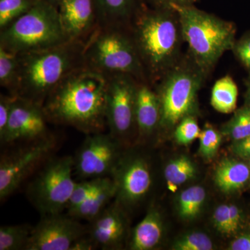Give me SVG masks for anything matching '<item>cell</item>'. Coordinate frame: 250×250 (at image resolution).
Listing matches in <instances>:
<instances>
[{
    "instance_id": "1",
    "label": "cell",
    "mask_w": 250,
    "mask_h": 250,
    "mask_svg": "<svg viewBox=\"0 0 250 250\" xmlns=\"http://www.w3.org/2000/svg\"><path fill=\"white\" fill-rule=\"evenodd\" d=\"M107 77L90 67L71 72L49 94L42 105L49 123L72 126L85 135L104 132Z\"/></svg>"
},
{
    "instance_id": "2",
    "label": "cell",
    "mask_w": 250,
    "mask_h": 250,
    "mask_svg": "<svg viewBox=\"0 0 250 250\" xmlns=\"http://www.w3.org/2000/svg\"><path fill=\"white\" fill-rule=\"evenodd\" d=\"M128 27L153 85L180 61L184 40L178 14L172 8L152 7L145 1Z\"/></svg>"
},
{
    "instance_id": "3",
    "label": "cell",
    "mask_w": 250,
    "mask_h": 250,
    "mask_svg": "<svg viewBox=\"0 0 250 250\" xmlns=\"http://www.w3.org/2000/svg\"><path fill=\"white\" fill-rule=\"evenodd\" d=\"M84 42L68 41L49 48L18 54L16 96L42 106L64 78L84 66Z\"/></svg>"
},
{
    "instance_id": "4",
    "label": "cell",
    "mask_w": 250,
    "mask_h": 250,
    "mask_svg": "<svg viewBox=\"0 0 250 250\" xmlns=\"http://www.w3.org/2000/svg\"><path fill=\"white\" fill-rule=\"evenodd\" d=\"M182 24L190 59L208 75L224 53L236 42L234 23L190 6H172Z\"/></svg>"
},
{
    "instance_id": "5",
    "label": "cell",
    "mask_w": 250,
    "mask_h": 250,
    "mask_svg": "<svg viewBox=\"0 0 250 250\" xmlns=\"http://www.w3.org/2000/svg\"><path fill=\"white\" fill-rule=\"evenodd\" d=\"M85 66L105 75L126 74L147 81L128 26L100 25L85 43Z\"/></svg>"
},
{
    "instance_id": "6",
    "label": "cell",
    "mask_w": 250,
    "mask_h": 250,
    "mask_svg": "<svg viewBox=\"0 0 250 250\" xmlns=\"http://www.w3.org/2000/svg\"><path fill=\"white\" fill-rule=\"evenodd\" d=\"M68 41L57 6L45 0H37L26 14L0 30V47L16 54L49 48Z\"/></svg>"
},
{
    "instance_id": "7",
    "label": "cell",
    "mask_w": 250,
    "mask_h": 250,
    "mask_svg": "<svg viewBox=\"0 0 250 250\" xmlns=\"http://www.w3.org/2000/svg\"><path fill=\"white\" fill-rule=\"evenodd\" d=\"M207 75L191 59L182 61L158 81L155 89L161 106L159 128L170 129L197 110V95Z\"/></svg>"
},
{
    "instance_id": "8",
    "label": "cell",
    "mask_w": 250,
    "mask_h": 250,
    "mask_svg": "<svg viewBox=\"0 0 250 250\" xmlns=\"http://www.w3.org/2000/svg\"><path fill=\"white\" fill-rule=\"evenodd\" d=\"M72 156H53L31 178L27 198L41 215L62 213L77 182Z\"/></svg>"
},
{
    "instance_id": "9",
    "label": "cell",
    "mask_w": 250,
    "mask_h": 250,
    "mask_svg": "<svg viewBox=\"0 0 250 250\" xmlns=\"http://www.w3.org/2000/svg\"><path fill=\"white\" fill-rule=\"evenodd\" d=\"M59 139H46L5 147L0 156V201L7 200L44 164L55 155Z\"/></svg>"
},
{
    "instance_id": "10",
    "label": "cell",
    "mask_w": 250,
    "mask_h": 250,
    "mask_svg": "<svg viewBox=\"0 0 250 250\" xmlns=\"http://www.w3.org/2000/svg\"><path fill=\"white\" fill-rule=\"evenodd\" d=\"M85 136L73 156L74 175L80 180L111 177L123 156V143L104 131Z\"/></svg>"
},
{
    "instance_id": "11",
    "label": "cell",
    "mask_w": 250,
    "mask_h": 250,
    "mask_svg": "<svg viewBox=\"0 0 250 250\" xmlns=\"http://www.w3.org/2000/svg\"><path fill=\"white\" fill-rule=\"evenodd\" d=\"M107 77L106 121L108 132L122 143L136 129L135 119L138 81L126 74Z\"/></svg>"
},
{
    "instance_id": "12",
    "label": "cell",
    "mask_w": 250,
    "mask_h": 250,
    "mask_svg": "<svg viewBox=\"0 0 250 250\" xmlns=\"http://www.w3.org/2000/svg\"><path fill=\"white\" fill-rule=\"evenodd\" d=\"M111 178L116 188L114 200L125 208L142 201L152 188V173L147 159L123 153Z\"/></svg>"
},
{
    "instance_id": "13",
    "label": "cell",
    "mask_w": 250,
    "mask_h": 250,
    "mask_svg": "<svg viewBox=\"0 0 250 250\" xmlns=\"http://www.w3.org/2000/svg\"><path fill=\"white\" fill-rule=\"evenodd\" d=\"M42 106L26 99L15 97L7 131L0 142L5 147L19 143L32 142L53 135Z\"/></svg>"
},
{
    "instance_id": "14",
    "label": "cell",
    "mask_w": 250,
    "mask_h": 250,
    "mask_svg": "<svg viewBox=\"0 0 250 250\" xmlns=\"http://www.w3.org/2000/svg\"><path fill=\"white\" fill-rule=\"evenodd\" d=\"M86 233L87 227L70 215H42L33 228L26 250H70L72 245Z\"/></svg>"
},
{
    "instance_id": "15",
    "label": "cell",
    "mask_w": 250,
    "mask_h": 250,
    "mask_svg": "<svg viewBox=\"0 0 250 250\" xmlns=\"http://www.w3.org/2000/svg\"><path fill=\"white\" fill-rule=\"evenodd\" d=\"M57 8L62 31L69 41L85 43L100 26L95 0H60Z\"/></svg>"
},
{
    "instance_id": "16",
    "label": "cell",
    "mask_w": 250,
    "mask_h": 250,
    "mask_svg": "<svg viewBox=\"0 0 250 250\" xmlns=\"http://www.w3.org/2000/svg\"><path fill=\"white\" fill-rule=\"evenodd\" d=\"M125 214V208L114 200L88 223L87 234L95 243L97 249H121L127 232V222Z\"/></svg>"
},
{
    "instance_id": "17",
    "label": "cell",
    "mask_w": 250,
    "mask_h": 250,
    "mask_svg": "<svg viewBox=\"0 0 250 250\" xmlns=\"http://www.w3.org/2000/svg\"><path fill=\"white\" fill-rule=\"evenodd\" d=\"M152 85L147 81H138L135 119L136 130L143 137L150 136L160 126V102Z\"/></svg>"
},
{
    "instance_id": "18",
    "label": "cell",
    "mask_w": 250,
    "mask_h": 250,
    "mask_svg": "<svg viewBox=\"0 0 250 250\" xmlns=\"http://www.w3.org/2000/svg\"><path fill=\"white\" fill-rule=\"evenodd\" d=\"M163 220L160 213L152 207L131 233L129 248L132 250L154 249L162 239Z\"/></svg>"
},
{
    "instance_id": "19",
    "label": "cell",
    "mask_w": 250,
    "mask_h": 250,
    "mask_svg": "<svg viewBox=\"0 0 250 250\" xmlns=\"http://www.w3.org/2000/svg\"><path fill=\"white\" fill-rule=\"evenodd\" d=\"M100 25L128 26L144 0H95Z\"/></svg>"
},
{
    "instance_id": "20",
    "label": "cell",
    "mask_w": 250,
    "mask_h": 250,
    "mask_svg": "<svg viewBox=\"0 0 250 250\" xmlns=\"http://www.w3.org/2000/svg\"><path fill=\"white\" fill-rule=\"evenodd\" d=\"M116 195V188L113 179L106 177L102 185L84 202L77 208L67 211V215L89 223L111 203Z\"/></svg>"
},
{
    "instance_id": "21",
    "label": "cell",
    "mask_w": 250,
    "mask_h": 250,
    "mask_svg": "<svg viewBox=\"0 0 250 250\" xmlns=\"http://www.w3.org/2000/svg\"><path fill=\"white\" fill-rule=\"evenodd\" d=\"M250 179V166L233 159H226L220 163L214 174L215 185L226 193L239 190Z\"/></svg>"
},
{
    "instance_id": "22",
    "label": "cell",
    "mask_w": 250,
    "mask_h": 250,
    "mask_svg": "<svg viewBox=\"0 0 250 250\" xmlns=\"http://www.w3.org/2000/svg\"><path fill=\"white\" fill-rule=\"evenodd\" d=\"M238 90L232 77L227 75L219 79L212 88L210 104L222 113H230L236 108Z\"/></svg>"
},
{
    "instance_id": "23",
    "label": "cell",
    "mask_w": 250,
    "mask_h": 250,
    "mask_svg": "<svg viewBox=\"0 0 250 250\" xmlns=\"http://www.w3.org/2000/svg\"><path fill=\"white\" fill-rule=\"evenodd\" d=\"M19 78L18 54L0 47V85L16 96Z\"/></svg>"
},
{
    "instance_id": "24",
    "label": "cell",
    "mask_w": 250,
    "mask_h": 250,
    "mask_svg": "<svg viewBox=\"0 0 250 250\" xmlns=\"http://www.w3.org/2000/svg\"><path fill=\"white\" fill-rule=\"evenodd\" d=\"M33 228L28 224L0 227V250H26Z\"/></svg>"
},
{
    "instance_id": "25",
    "label": "cell",
    "mask_w": 250,
    "mask_h": 250,
    "mask_svg": "<svg viewBox=\"0 0 250 250\" xmlns=\"http://www.w3.org/2000/svg\"><path fill=\"white\" fill-rule=\"evenodd\" d=\"M196 173L193 163L187 156H181L169 162L164 169V177L172 190L192 179Z\"/></svg>"
},
{
    "instance_id": "26",
    "label": "cell",
    "mask_w": 250,
    "mask_h": 250,
    "mask_svg": "<svg viewBox=\"0 0 250 250\" xmlns=\"http://www.w3.org/2000/svg\"><path fill=\"white\" fill-rule=\"evenodd\" d=\"M206 198L203 188L195 186L182 192L179 198V213L184 219L195 218L200 213Z\"/></svg>"
},
{
    "instance_id": "27",
    "label": "cell",
    "mask_w": 250,
    "mask_h": 250,
    "mask_svg": "<svg viewBox=\"0 0 250 250\" xmlns=\"http://www.w3.org/2000/svg\"><path fill=\"white\" fill-rule=\"evenodd\" d=\"M222 131L234 141L250 136V104L235 111L232 118L224 125Z\"/></svg>"
},
{
    "instance_id": "28",
    "label": "cell",
    "mask_w": 250,
    "mask_h": 250,
    "mask_svg": "<svg viewBox=\"0 0 250 250\" xmlns=\"http://www.w3.org/2000/svg\"><path fill=\"white\" fill-rule=\"evenodd\" d=\"M37 0H0V30L23 16Z\"/></svg>"
},
{
    "instance_id": "29",
    "label": "cell",
    "mask_w": 250,
    "mask_h": 250,
    "mask_svg": "<svg viewBox=\"0 0 250 250\" xmlns=\"http://www.w3.org/2000/svg\"><path fill=\"white\" fill-rule=\"evenodd\" d=\"M105 178L106 177L77 182L67 204V211L77 208L84 202L102 185Z\"/></svg>"
},
{
    "instance_id": "30",
    "label": "cell",
    "mask_w": 250,
    "mask_h": 250,
    "mask_svg": "<svg viewBox=\"0 0 250 250\" xmlns=\"http://www.w3.org/2000/svg\"><path fill=\"white\" fill-rule=\"evenodd\" d=\"M200 149L199 152L202 157L211 159L218 152L221 144L222 136L217 130L210 126L201 131L200 136Z\"/></svg>"
},
{
    "instance_id": "31",
    "label": "cell",
    "mask_w": 250,
    "mask_h": 250,
    "mask_svg": "<svg viewBox=\"0 0 250 250\" xmlns=\"http://www.w3.org/2000/svg\"><path fill=\"white\" fill-rule=\"evenodd\" d=\"M201 130L195 116L186 117L179 122L174 131V138L180 145H188L199 138Z\"/></svg>"
},
{
    "instance_id": "32",
    "label": "cell",
    "mask_w": 250,
    "mask_h": 250,
    "mask_svg": "<svg viewBox=\"0 0 250 250\" xmlns=\"http://www.w3.org/2000/svg\"><path fill=\"white\" fill-rule=\"evenodd\" d=\"M176 250H210L213 249L211 240L203 233H189L175 242Z\"/></svg>"
},
{
    "instance_id": "33",
    "label": "cell",
    "mask_w": 250,
    "mask_h": 250,
    "mask_svg": "<svg viewBox=\"0 0 250 250\" xmlns=\"http://www.w3.org/2000/svg\"><path fill=\"white\" fill-rule=\"evenodd\" d=\"M15 97L8 93L0 95V142L4 139L7 131Z\"/></svg>"
},
{
    "instance_id": "34",
    "label": "cell",
    "mask_w": 250,
    "mask_h": 250,
    "mask_svg": "<svg viewBox=\"0 0 250 250\" xmlns=\"http://www.w3.org/2000/svg\"><path fill=\"white\" fill-rule=\"evenodd\" d=\"M213 220L215 228L219 232L226 235L234 233L230 220L229 205L219 206L213 213Z\"/></svg>"
},
{
    "instance_id": "35",
    "label": "cell",
    "mask_w": 250,
    "mask_h": 250,
    "mask_svg": "<svg viewBox=\"0 0 250 250\" xmlns=\"http://www.w3.org/2000/svg\"><path fill=\"white\" fill-rule=\"evenodd\" d=\"M232 51L236 58L250 70V34L236 40Z\"/></svg>"
},
{
    "instance_id": "36",
    "label": "cell",
    "mask_w": 250,
    "mask_h": 250,
    "mask_svg": "<svg viewBox=\"0 0 250 250\" xmlns=\"http://www.w3.org/2000/svg\"><path fill=\"white\" fill-rule=\"evenodd\" d=\"M146 4L152 7L170 8L172 6H190L199 0H144Z\"/></svg>"
},
{
    "instance_id": "37",
    "label": "cell",
    "mask_w": 250,
    "mask_h": 250,
    "mask_svg": "<svg viewBox=\"0 0 250 250\" xmlns=\"http://www.w3.org/2000/svg\"><path fill=\"white\" fill-rule=\"evenodd\" d=\"M233 152L242 159H250V136L236 141L232 146Z\"/></svg>"
},
{
    "instance_id": "38",
    "label": "cell",
    "mask_w": 250,
    "mask_h": 250,
    "mask_svg": "<svg viewBox=\"0 0 250 250\" xmlns=\"http://www.w3.org/2000/svg\"><path fill=\"white\" fill-rule=\"evenodd\" d=\"M97 250L95 243L88 234L80 237L72 245L70 250Z\"/></svg>"
},
{
    "instance_id": "39",
    "label": "cell",
    "mask_w": 250,
    "mask_h": 250,
    "mask_svg": "<svg viewBox=\"0 0 250 250\" xmlns=\"http://www.w3.org/2000/svg\"><path fill=\"white\" fill-rule=\"evenodd\" d=\"M229 209L230 220L232 225L233 233H236L241 226V211L236 206L233 205H229Z\"/></svg>"
},
{
    "instance_id": "40",
    "label": "cell",
    "mask_w": 250,
    "mask_h": 250,
    "mask_svg": "<svg viewBox=\"0 0 250 250\" xmlns=\"http://www.w3.org/2000/svg\"><path fill=\"white\" fill-rule=\"evenodd\" d=\"M229 250H250V235L244 234L238 237L230 244Z\"/></svg>"
},
{
    "instance_id": "41",
    "label": "cell",
    "mask_w": 250,
    "mask_h": 250,
    "mask_svg": "<svg viewBox=\"0 0 250 250\" xmlns=\"http://www.w3.org/2000/svg\"><path fill=\"white\" fill-rule=\"evenodd\" d=\"M47 2L50 3V4L54 5V6H57V4H59L60 0H45Z\"/></svg>"
},
{
    "instance_id": "42",
    "label": "cell",
    "mask_w": 250,
    "mask_h": 250,
    "mask_svg": "<svg viewBox=\"0 0 250 250\" xmlns=\"http://www.w3.org/2000/svg\"><path fill=\"white\" fill-rule=\"evenodd\" d=\"M248 98H249L250 100V80L249 82V83H248Z\"/></svg>"
},
{
    "instance_id": "43",
    "label": "cell",
    "mask_w": 250,
    "mask_h": 250,
    "mask_svg": "<svg viewBox=\"0 0 250 250\" xmlns=\"http://www.w3.org/2000/svg\"></svg>"
}]
</instances>
